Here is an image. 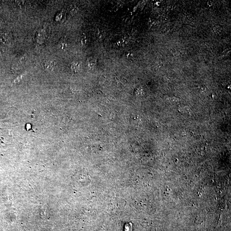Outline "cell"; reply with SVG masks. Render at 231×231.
<instances>
[{
    "instance_id": "obj_5",
    "label": "cell",
    "mask_w": 231,
    "mask_h": 231,
    "mask_svg": "<svg viewBox=\"0 0 231 231\" xmlns=\"http://www.w3.org/2000/svg\"><path fill=\"white\" fill-rule=\"evenodd\" d=\"M81 66V63L79 62L74 61L71 64V69L74 72H77Z\"/></svg>"
},
{
    "instance_id": "obj_1",
    "label": "cell",
    "mask_w": 231,
    "mask_h": 231,
    "mask_svg": "<svg viewBox=\"0 0 231 231\" xmlns=\"http://www.w3.org/2000/svg\"><path fill=\"white\" fill-rule=\"evenodd\" d=\"M42 67L46 71H52L55 67L56 63L52 60H48L43 62L42 64Z\"/></svg>"
},
{
    "instance_id": "obj_7",
    "label": "cell",
    "mask_w": 231,
    "mask_h": 231,
    "mask_svg": "<svg viewBox=\"0 0 231 231\" xmlns=\"http://www.w3.org/2000/svg\"><path fill=\"white\" fill-rule=\"evenodd\" d=\"M70 12H71V13H74L75 12H76L77 11L76 8H75V7L74 6H72V7L70 9Z\"/></svg>"
},
{
    "instance_id": "obj_3",
    "label": "cell",
    "mask_w": 231,
    "mask_h": 231,
    "mask_svg": "<svg viewBox=\"0 0 231 231\" xmlns=\"http://www.w3.org/2000/svg\"><path fill=\"white\" fill-rule=\"evenodd\" d=\"M59 46L62 50H64L67 47V39L66 37L64 36L60 39L59 43Z\"/></svg>"
},
{
    "instance_id": "obj_4",
    "label": "cell",
    "mask_w": 231,
    "mask_h": 231,
    "mask_svg": "<svg viewBox=\"0 0 231 231\" xmlns=\"http://www.w3.org/2000/svg\"><path fill=\"white\" fill-rule=\"evenodd\" d=\"M97 61L96 58L94 57L88 58L87 60V64L89 67H94L96 65Z\"/></svg>"
},
{
    "instance_id": "obj_2",
    "label": "cell",
    "mask_w": 231,
    "mask_h": 231,
    "mask_svg": "<svg viewBox=\"0 0 231 231\" xmlns=\"http://www.w3.org/2000/svg\"><path fill=\"white\" fill-rule=\"evenodd\" d=\"M10 36L7 33H0V43L1 44H8L10 41Z\"/></svg>"
},
{
    "instance_id": "obj_6",
    "label": "cell",
    "mask_w": 231,
    "mask_h": 231,
    "mask_svg": "<svg viewBox=\"0 0 231 231\" xmlns=\"http://www.w3.org/2000/svg\"><path fill=\"white\" fill-rule=\"evenodd\" d=\"M86 42H87V40H86V36L85 35H83L81 38V42L83 45H85Z\"/></svg>"
}]
</instances>
